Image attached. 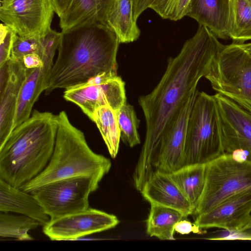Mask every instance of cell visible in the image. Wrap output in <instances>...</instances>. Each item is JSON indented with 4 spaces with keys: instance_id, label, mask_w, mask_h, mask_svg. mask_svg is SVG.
<instances>
[{
    "instance_id": "3957f363",
    "label": "cell",
    "mask_w": 251,
    "mask_h": 251,
    "mask_svg": "<svg viewBox=\"0 0 251 251\" xmlns=\"http://www.w3.org/2000/svg\"><path fill=\"white\" fill-rule=\"evenodd\" d=\"M57 128L56 115L34 110L0 148V179L20 188L39 175L51 158Z\"/></svg>"
},
{
    "instance_id": "4fadbf2b",
    "label": "cell",
    "mask_w": 251,
    "mask_h": 251,
    "mask_svg": "<svg viewBox=\"0 0 251 251\" xmlns=\"http://www.w3.org/2000/svg\"><path fill=\"white\" fill-rule=\"evenodd\" d=\"M23 61L10 59L0 66V148L13 130L20 91L26 75Z\"/></svg>"
},
{
    "instance_id": "603a6c76",
    "label": "cell",
    "mask_w": 251,
    "mask_h": 251,
    "mask_svg": "<svg viewBox=\"0 0 251 251\" xmlns=\"http://www.w3.org/2000/svg\"><path fill=\"white\" fill-rule=\"evenodd\" d=\"M184 218L176 209L151 203L146 221L147 233L160 240H174L175 226Z\"/></svg>"
},
{
    "instance_id": "9a60e30c",
    "label": "cell",
    "mask_w": 251,
    "mask_h": 251,
    "mask_svg": "<svg viewBox=\"0 0 251 251\" xmlns=\"http://www.w3.org/2000/svg\"><path fill=\"white\" fill-rule=\"evenodd\" d=\"M251 191L234 195L209 211L196 216L201 229L217 227L237 232L251 217Z\"/></svg>"
},
{
    "instance_id": "83f0119b",
    "label": "cell",
    "mask_w": 251,
    "mask_h": 251,
    "mask_svg": "<svg viewBox=\"0 0 251 251\" xmlns=\"http://www.w3.org/2000/svg\"><path fill=\"white\" fill-rule=\"evenodd\" d=\"M191 0H150L149 8L162 18L177 21L187 16Z\"/></svg>"
},
{
    "instance_id": "7c38bea8",
    "label": "cell",
    "mask_w": 251,
    "mask_h": 251,
    "mask_svg": "<svg viewBox=\"0 0 251 251\" xmlns=\"http://www.w3.org/2000/svg\"><path fill=\"white\" fill-rule=\"evenodd\" d=\"M214 96L221 117L225 152L241 149L251 161V113L219 93Z\"/></svg>"
},
{
    "instance_id": "8fae6325",
    "label": "cell",
    "mask_w": 251,
    "mask_h": 251,
    "mask_svg": "<svg viewBox=\"0 0 251 251\" xmlns=\"http://www.w3.org/2000/svg\"><path fill=\"white\" fill-rule=\"evenodd\" d=\"M63 98L78 106L91 120L96 109L105 105L117 111L126 103L125 83L117 76L99 84L85 83L66 89Z\"/></svg>"
},
{
    "instance_id": "7402d4cb",
    "label": "cell",
    "mask_w": 251,
    "mask_h": 251,
    "mask_svg": "<svg viewBox=\"0 0 251 251\" xmlns=\"http://www.w3.org/2000/svg\"><path fill=\"white\" fill-rule=\"evenodd\" d=\"M206 165H186L168 174L192 206L194 212L203 191Z\"/></svg>"
},
{
    "instance_id": "4316f807",
    "label": "cell",
    "mask_w": 251,
    "mask_h": 251,
    "mask_svg": "<svg viewBox=\"0 0 251 251\" xmlns=\"http://www.w3.org/2000/svg\"><path fill=\"white\" fill-rule=\"evenodd\" d=\"M121 133V139L130 147L141 143L138 128L140 120L132 105L126 103L116 111Z\"/></svg>"
},
{
    "instance_id": "d4e9b609",
    "label": "cell",
    "mask_w": 251,
    "mask_h": 251,
    "mask_svg": "<svg viewBox=\"0 0 251 251\" xmlns=\"http://www.w3.org/2000/svg\"><path fill=\"white\" fill-rule=\"evenodd\" d=\"M229 37L232 42L251 40V0H230Z\"/></svg>"
},
{
    "instance_id": "277c9868",
    "label": "cell",
    "mask_w": 251,
    "mask_h": 251,
    "mask_svg": "<svg viewBox=\"0 0 251 251\" xmlns=\"http://www.w3.org/2000/svg\"><path fill=\"white\" fill-rule=\"evenodd\" d=\"M58 128L54 150L45 169L20 189L30 192L54 181L78 176H90L100 182L111 167L110 159L95 153L82 131L70 122L64 111L56 115Z\"/></svg>"
},
{
    "instance_id": "ffe728a7",
    "label": "cell",
    "mask_w": 251,
    "mask_h": 251,
    "mask_svg": "<svg viewBox=\"0 0 251 251\" xmlns=\"http://www.w3.org/2000/svg\"><path fill=\"white\" fill-rule=\"evenodd\" d=\"M0 211L13 212L29 217L44 226L50 217L30 193L13 187L0 179Z\"/></svg>"
},
{
    "instance_id": "9c48e42d",
    "label": "cell",
    "mask_w": 251,
    "mask_h": 251,
    "mask_svg": "<svg viewBox=\"0 0 251 251\" xmlns=\"http://www.w3.org/2000/svg\"><path fill=\"white\" fill-rule=\"evenodd\" d=\"M52 0H1L0 19L18 36L44 38L51 29Z\"/></svg>"
},
{
    "instance_id": "2e32d148",
    "label": "cell",
    "mask_w": 251,
    "mask_h": 251,
    "mask_svg": "<svg viewBox=\"0 0 251 251\" xmlns=\"http://www.w3.org/2000/svg\"><path fill=\"white\" fill-rule=\"evenodd\" d=\"M140 192L150 204L176 209L185 217L193 214L194 209L168 174L155 171Z\"/></svg>"
},
{
    "instance_id": "d6986e66",
    "label": "cell",
    "mask_w": 251,
    "mask_h": 251,
    "mask_svg": "<svg viewBox=\"0 0 251 251\" xmlns=\"http://www.w3.org/2000/svg\"><path fill=\"white\" fill-rule=\"evenodd\" d=\"M114 1L115 0H73L59 18L62 31L87 23L107 25L108 17Z\"/></svg>"
},
{
    "instance_id": "5bb4252c",
    "label": "cell",
    "mask_w": 251,
    "mask_h": 251,
    "mask_svg": "<svg viewBox=\"0 0 251 251\" xmlns=\"http://www.w3.org/2000/svg\"><path fill=\"white\" fill-rule=\"evenodd\" d=\"M197 90L185 103L171 129L162 138L153 166L155 171L170 174L185 165L187 125Z\"/></svg>"
},
{
    "instance_id": "f546056e",
    "label": "cell",
    "mask_w": 251,
    "mask_h": 251,
    "mask_svg": "<svg viewBox=\"0 0 251 251\" xmlns=\"http://www.w3.org/2000/svg\"><path fill=\"white\" fill-rule=\"evenodd\" d=\"M17 34L3 23L0 25V66L11 59V50Z\"/></svg>"
},
{
    "instance_id": "7a4b0ae2",
    "label": "cell",
    "mask_w": 251,
    "mask_h": 251,
    "mask_svg": "<svg viewBox=\"0 0 251 251\" xmlns=\"http://www.w3.org/2000/svg\"><path fill=\"white\" fill-rule=\"evenodd\" d=\"M120 44L116 34L101 24H84L61 31L45 94L83 84L101 73H117Z\"/></svg>"
},
{
    "instance_id": "e0dca14e",
    "label": "cell",
    "mask_w": 251,
    "mask_h": 251,
    "mask_svg": "<svg viewBox=\"0 0 251 251\" xmlns=\"http://www.w3.org/2000/svg\"><path fill=\"white\" fill-rule=\"evenodd\" d=\"M54 54L43 53V65L27 69L26 75L22 85L18 101L13 129L27 120L40 95L45 91L49 75L53 65Z\"/></svg>"
},
{
    "instance_id": "52a82bcc",
    "label": "cell",
    "mask_w": 251,
    "mask_h": 251,
    "mask_svg": "<svg viewBox=\"0 0 251 251\" xmlns=\"http://www.w3.org/2000/svg\"><path fill=\"white\" fill-rule=\"evenodd\" d=\"M251 191V161L238 162L231 153L206 165L203 193L193 213L195 217L212 209L227 199Z\"/></svg>"
},
{
    "instance_id": "1f68e13d",
    "label": "cell",
    "mask_w": 251,
    "mask_h": 251,
    "mask_svg": "<svg viewBox=\"0 0 251 251\" xmlns=\"http://www.w3.org/2000/svg\"><path fill=\"white\" fill-rule=\"evenodd\" d=\"M24 66L27 69H33L43 65L41 57L36 53H31L25 55L23 58Z\"/></svg>"
},
{
    "instance_id": "484cf974",
    "label": "cell",
    "mask_w": 251,
    "mask_h": 251,
    "mask_svg": "<svg viewBox=\"0 0 251 251\" xmlns=\"http://www.w3.org/2000/svg\"><path fill=\"white\" fill-rule=\"evenodd\" d=\"M39 226H42V224L29 217L0 212V237L11 238L19 241L33 240L28 232Z\"/></svg>"
},
{
    "instance_id": "6da1fadb",
    "label": "cell",
    "mask_w": 251,
    "mask_h": 251,
    "mask_svg": "<svg viewBox=\"0 0 251 251\" xmlns=\"http://www.w3.org/2000/svg\"><path fill=\"white\" fill-rule=\"evenodd\" d=\"M224 45L207 27L199 25L179 53L169 58L166 69L153 90L139 98L146 130L133 174L136 181L145 182L154 171L153 163L162 138L197 90L200 79L208 73L213 58Z\"/></svg>"
},
{
    "instance_id": "f1b7e54d",
    "label": "cell",
    "mask_w": 251,
    "mask_h": 251,
    "mask_svg": "<svg viewBox=\"0 0 251 251\" xmlns=\"http://www.w3.org/2000/svg\"><path fill=\"white\" fill-rule=\"evenodd\" d=\"M42 38L17 35L13 42L11 59L23 61L25 55L31 53L38 54L41 57L43 52Z\"/></svg>"
},
{
    "instance_id": "44dd1931",
    "label": "cell",
    "mask_w": 251,
    "mask_h": 251,
    "mask_svg": "<svg viewBox=\"0 0 251 251\" xmlns=\"http://www.w3.org/2000/svg\"><path fill=\"white\" fill-rule=\"evenodd\" d=\"M133 0H115L109 14L107 26L116 34L120 43L137 40L140 30L134 20Z\"/></svg>"
},
{
    "instance_id": "8992f818",
    "label": "cell",
    "mask_w": 251,
    "mask_h": 251,
    "mask_svg": "<svg viewBox=\"0 0 251 251\" xmlns=\"http://www.w3.org/2000/svg\"><path fill=\"white\" fill-rule=\"evenodd\" d=\"M212 88L251 113V43L224 45L204 76Z\"/></svg>"
},
{
    "instance_id": "5b68a950",
    "label": "cell",
    "mask_w": 251,
    "mask_h": 251,
    "mask_svg": "<svg viewBox=\"0 0 251 251\" xmlns=\"http://www.w3.org/2000/svg\"><path fill=\"white\" fill-rule=\"evenodd\" d=\"M225 153L216 100L198 91L187 125L185 165L206 164Z\"/></svg>"
},
{
    "instance_id": "836d02e7",
    "label": "cell",
    "mask_w": 251,
    "mask_h": 251,
    "mask_svg": "<svg viewBox=\"0 0 251 251\" xmlns=\"http://www.w3.org/2000/svg\"><path fill=\"white\" fill-rule=\"evenodd\" d=\"M236 233L239 234L242 239L251 240V217L245 226Z\"/></svg>"
},
{
    "instance_id": "30bf717a",
    "label": "cell",
    "mask_w": 251,
    "mask_h": 251,
    "mask_svg": "<svg viewBox=\"0 0 251 251\" xmlns=\"http://www.w3.org/2000/svg\"><path fill=\"white\" fill-rule=\"evenodd\" d=\"M119 223L115 215L89 207L50 220L43 226V232L52 241L76 240L113 228Z\"/></svg>"
},
{
    "instance_id": "d6a6232c",
    "label": "cell",
    "mask_w": 251,
    "mask_h": 251,
    "mask_svg": "<svg viewBox=\"0 0 251 251\" xmlns=\"http://www.w3.org/2000/svg\"><path fill=\"white\" fill-rule=\"evenodd\" d=\"M73 0H52L55 12L60 18Z\"/></svg>"
},
{
    "instance_id": "4dcf8cb0",
    "label": "cell",
    "mask_w": 251,
    "mask_h": 251,
    "mask_svg": "<svg viewBox=\"0 0 251 251\" xmlns=\"http://www.w3.org/2000/svg\"><path fill=\"white\" fill-rule=\"evenodd\" d=\"M175 231L180 234H188L191 232L201 234L203 233L201 229L197 226L194 223L186 220H181L175 226Z\"/></svg>"
},
{
    "instance_id": "ac0fdd59",
    "label": "cell",
    "mask_w": 251,
    "mask_h": 251,
    "mask_svg": "<svg viewBox=\"0 0 251 251\" xmlns=\"http://www.w3.org/2000/svg\"><path fill=\"white\" fill-rule=\"evenodd\" d=\"M230 0H191L187 16L207 27L218 38H229Z\"/></svg>"
},
{
    "instance_id": "ba28073f",
    "label": "cell",
    "mask_w": 251,
    "mask_h": 251,
    "mask_svg": "<svg viewBox=\"0 0 251 251\" xmlns=\"http://www.w3.org/2000/svg\"><path fill=\"white\" fill-rule=\"evenodd\" d=\"M99 183L90 176L71 177L45 184L29 193L52 220L89 208V197L99 188Z\"/></svg>"
},
{
    "instance_id": "cb8c5ba5",
    "label": "cell",
    "mask_w": 251,
    "mask_h": 251,
    "mask_svg": "<svg viewBox=\"0 0 251 251\" xmlns=\"http://www.w3.org/2000/svg\"><path fill=\"white\" fill-rule=\"evenodd\" d=\"M92 121L97 125L110 156L115 158L121 139L116 111L108 105L100 107L95 111Z\"/></svg>"
}]
</instances>
